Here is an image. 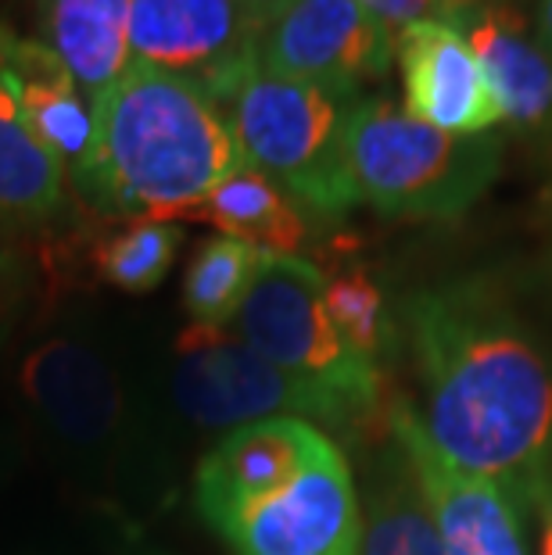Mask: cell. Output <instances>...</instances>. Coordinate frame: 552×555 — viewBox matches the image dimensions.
<instances>
[{
    "instance_id": "6da1fadb",
    "label": "cell",
    "mask_w": 552,
    "mask_h": 555,
    "mask_svg": "<svg viewBox=\"0 0 552 555\" xmlns=\"http://www.w3.org/2000/svg\"><path fill=\"white\" fill-rule=\"evenodd\" d=\"M434 448L527 516L552 483V373L499 298L477 283L406 305Z\"/></svg>"
},
{
    "instance_id": "7a4b0ae2",
    "label": "cell",
    "mask_w": 552,
    "mask_h": 555,
    "mask_svg": "<svg viewBox=\"0 0 552 555\" xmlns=\"http://www.w3.org/2000/svg\"><path fill=\"white\" fill-rule=\"evenodd\" d=\"M238 169L244 158L219 101L180 76L129 62L93 104L90 155L68 176L104 216L169 222L191 216Z\"/></svg>"
},
{
    "instance_id": "3957f363",
    "label": "cell",
    "mask_w": 552,
    "mask_h": 555,
    "mask_svg": "<svg viewBox=\"0 0 552 555\" xmlns=\"http://www.w3.org/2000/svg\"><path fill=\"white\" fill-rule=\"evenodd\" d=\"M502 133H445L384 98H359L348 115L345 162L359 205L387 219L452 222L502 172Z\"/></svg>"
},
{
    "instance_id": "277c9868",
    "label": "cell",
    "mask_w": 552,
    "mask_h": 555,
    "mask_svg": "<svg viewBox=\"0 0 552 555\" xmlns=\"http://www.w3.org/2000/svg\"><path fill=\"white\" fill-rule=\"evenodd\" d=\"M356 101V93L255 65L222 101V112L248 169L273 180L316 219L337 222L359 205L345 162L348 115Z\"/></svg>"
},
{
    "instance_id": "5b68a950",
    "label": "cell",
    "mask_w": 552,
    "mask_h": 555,
    "mask_svg": "<svg viewBox=\"0 0 552 555\" xmlns=\"http://www.w3.org/2000/svg\"><path fill=\"white\" fill-rule=\"evenodd\" d=\"M326 276L301 255H262L233 315V334L280 370L345 398L359 416L381 405L373 359L341 337L323 301Z\"/></svg>"
},
{
    "instance_id": "8992f818",
    "label": "cell",
    "mask_w": 552,
    "mask_h": 555,
    "mask_svg": "<svg viewBox=\"0 0 552 555\" xmlns=\"http://www.w3.org/2000/svg\"><path fill=\"white\" fill-rule=\"evenodd\" d=\"M172 391L180 409L202 427H244L258 420H323L356 427L362 420L345 398L280 370L222 326L191 323L176 340Z\"/></svg>"
},
{
    "instance_id": "52a82bcc",
    "label": "cell",
    "mask_w": 552,
    "mask_h": 555,
    "mask_svg": "<svg viewBox=\"0 0 552 555\" xmlns=\"http://www.w3.org/2000/svg\"><path fill=\"white\" fill-rule=\"evenodd\" d=\"M258 22L241 0H133L129 62L202 87L213 101L258 65Z\"/></svg>"
},
{
    "instance_id": "ba28073f",
    "label": "cell",
    "mask_w": 552,
    "mask_h": 555,
    "mask_svg": "<svg viewBox=\"0 0 552 555\" xmlns=\"http://www.w3.org/2000/svg\"><path fill=\"white\" fill-rule=\"evenodd\" d=\"M238 555H362V516L345 455L326 434L295 480L222 530Z\"/></svg>"
},
{
    "instance_id": "9c48e42d",
    "label": "cell",
    "mask_w": 552,
    "mask_h": 555,
    "mask_svg": "<svg viewBox=\"0 0 552 555\" xmlns=\"http://www.w3.org/2000/svg\"><path fill=\"white\" fill-rule=\"evenodd\" d=\"M395 65V37L359 0H287L258 33V68L356 93Z\"/></svg>"
},
{
    "instance_id": "30bf717a",
    "label": "cell",
    "mask_w": 552,
    "mask_h": 555,
    "mask_svg": "<svg viewBox=\"0 0 552 555\" xmlns=\"http://www.w3.org/2000/svg\"><path fill=\"white\" fill-rule=\"evenodd\" d=\"M391 441L416 469L445 555H527L513 502L496 483L452 466L409 405L391 412Z\"/></svg>"
},
{
    "instance_id": "8fae6325",
    "label": "cell",
    "mask_w": 552,
    "mask_h": 555,
    "mask_svg": "<svg viewBox=\"0 0 552 555\" xmlns=\"http://www.w3.org/2000/svg\"><path fill=\"white\" fill-rule=\"evenodd\" d=\"M395 65L402 73L406 112L445 133H491L502 112L480 73L466 33L455 22H416L395 37Z\"/></svg>"
},
{
    "instance_id": "7c38bea8",
    "label": "cell",
    "mask_w": 552,
    "mask_h": 555,
    "mask_svg": "<svg viewBox=\"0 0 552 555\" xmlns=\"http://www.w3.org/2000/svg\"><path fill=\"white\" fill-rule=\"evenodd\" d=\"M316 441L320 430L291 416L233 427L197 466V509L222 534L238 516L295 480Z\"/></svg>"
},
{
    "instance_id": "4fadbf2b",
    "label": "cell",
    "mask_w": 552,
    "mask_h": 555,
    "mask_svg": "<svg viewBox=\"0 0 552 555\" xmlns=\"http://www.w3.org/2000/svg\"><path fill=\"white\" fill-rule=\"evenodd\" d=\"M502 112V126L552 147V54L535 22L510 0H480L460 22Z\"/></svg>"
},
{
    "instance_id": "5bb4252c",
    "label": "cell",
    "mask_w": 552,
    "mask_h": 555,
    "mask_svg": "<svg viewBox=\"0 0 552 555\" xmlns=\"http://www.w3.org/2000/svg\"><path fill=\"white\" fill-rule=\"evenodd\" d=\"M0 68L15 87L18 108L33 133L73 172L93 144V104L73 73L43 40L18 37L4 22H0Z\"/></svg>"
},
{
    "instance_id": "9a60e30c",
    "label": "cell",
    "mask_w": 552,
    "mask_h": 555,
    "mask_svg": "<svg viewBox=\"0 0 552 555\" xmlns=\"http://www.w3.org/2000/svg\"><path fill=\"white\" fill-rule=\"evenodd\" d=\"M26 398L57 434L73 441H101L123 412L115 373L73 340H47L22 362Z\"/></svg>"
},
{
    "instance_id": "2e32d148",
    "label": "cell",
    "mask_w": 552,
    "mask_h": 555,
    "mask_svg": "<svg viewBox=\"0 0 552 555\" xmlns=\"http://www.w3.org/2000/svg\"><path fill=\"white\" fill-rule=\"evenodd\" d=\"M129 8L133 0H37L40 40L62 57L90 104L129 68Z\"/></svg>"
},
{
    "instance_id": "e0dca14e",
    "label": "cell",
    "mask_w": 552,
    "mask_h": 555,
    "mask_svg": "<svg viewBox=\"0 0 552 555\" xmlns=\"http://www.w3.org/2000/svg\"><path fill=\"white\" fill-rule=\"evenodd\" d=\"M191 219L213 222L222 237L244 241L269 255H301L305 241H309V222H305L301 208L273 180H266L248 165L227 176L191 211Z\"/></svg>"
},
{
    "instance_id": "ac0fdd59",
    "label": "cell",
    "mask_w": 552,
    "mask_h": 555,
    "mask_svg": "<svg viewBox=\"0 0 552 555\" xmlns=\"http://www.w3.org/2000/svg\"><path fill=\"white\" fill-rule=\"evenodd\" d=\"M68 169L47 151L18 108L15 87L0 68V219L40 222L62 208Z\"/></svg>"
},
{
    "instance_id": "d6986e66",
    "label": "cell",
    "mask_w": 552,
    "mask_h": 555,
    "mask_svg": "<svg viewBox=\"0 0 552 555\" xmlns=\"http://www.w3.org/2000/svg\"><path fill=\"white\" fill-rule=\"evenodd\" d=\"M362 555H445L416 469L398 444L384 459V474L370 494Z\"/></svg>"
},
{
    "instance_id": "ffe728a7",
    "label": "cell",
    "mask_w": 552,
    "mask_h": 555,
    "mask_svg": "<svg viewBox=\"0 0 552 555\" xmlns=\"http://www.w3.org/2000/svg\"><path fill=\"white\" fill-rule=\"evenodd\" d=\"M262 255L266 251H258V247L222 237V233L197 247L183 280V305L197 326L233 323Z\"/></svg>"
},
{
    "instance_id": "44dd1931",
    "label": "cell",
    "mask_w": 552,
    "mask_h": 555,
    "mask_svg": "<svg viewBox=\"0 0 552 555\" xmlns=\"http://www.w3.org/2000/svg\"><path fill=\"white\" fill-rule=\"evenodd\" d=\"M183 244V230L172 222H129L126 230L112 233L93 251V266L112 287L144 294L155 291L172 269V258Z\"/></svg>"
},
{
    "instance_id": "7402d4cb",
    "label": "cell",
    "mask_w": 552,
    "mask_h": 555,
    "mask_svg": "<svg viewBox=\"0 0 552 555\" xmlns=\"http://www.w3.org/2000/svg\"><path fill=\"white\" fill-rule=\"evenodd\" d=\"M326 312H331L341 337L348 340L359 356L377 359L387 337H391V323L384 312V291L377 287L367 269H348L334 280H326L323 291Z\"/></svg>"
},
{
    "instance_id": "603a6c76",
    "label": "cell",
    "mask_w": 552,
    "mask_h": 555,
    "mask_svg": "<svg viewBox=\"0 0 552 555\" xmlns=\"http://www.w3.org/2000/svg\"><path fill=\"white\" fill-rule=\"evenodd\" d=\"M362 8L370 11L373 18L381 22V26L398 37L406 26H416V22H460L466 18L470 8H477L480 0H359Z\"/></svg>"
},
{
    "instance_id": "cb8c5ba5",
    "label": "cell",
    "mask_w": 552,
    "mask_h": 555,
    "mask_svg": "<svg viewBox=\"0 0 552 555\" xmlns=\"http://www.w3.org/2000/svg\"><path fill=\"white\" fill-rule=\"evenodd\" d=\"M535 509H538V519H542V555H552V483L542 491Z\"/></svg>"
},
{
    "instance_id": "d4e9b609",
    "label": "cell",
    "mask_w": 552,
    "mask_h": 555,
    "mask_svg": "<svg viewBox=\"0 0 552 555\" xmlns=\"http://www.w3.org/2000/svg\"><path fill=\"white\" fill-rule=\"evenodd\" d=\"M535 33L552 54V0H535Z\"/></svg>"
},
{
    "instance_id": "484cf974",
    "label": "cell",
    "mask_w": 552,
    "mask_h": 555,
    "mask_svg": "<svg viewBox=\"0 0 552 555\" xmlns=\"http://www.w3.org/2000/svg\"><path fill=\"white\" fill-rule=\"evenodd\" d=\"M241 4H244V8H248V11H252V15H255V18H258V22H262V26H266V22H269V18H273V15H277V11H280V8H284V4H287V0H241Z\"/></svg>"
}]
</instances>
